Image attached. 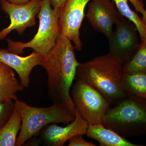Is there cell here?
I'll use <instances>...</instances> for the list:
<instances>
[{"mask_svg": "<svg viewBox=\"0 0 146 146\" xmlns=\"http://www.w3.org/2000/svg\"><path fill=\"white\" fill-rule=\"evenodd\" d=\"M72 41L60 33L54 46L43 57L41 66L48 76V94L53 103L67 108L75 115L76 108L70 90L80 63Z\"/></svg>", "mask_w": 146, "mask_h": 146, "instance_id": "1", "label": "cell"}, {"mask_svg": "<svg viewBox=\"0 0 146 146\" xmlns=\"http://www.w3.org/2000/svg\"><path fill=\"white\" fill-rule=\"evenodd\" d=\"M123 66L108 53L80 63L75 79L92 86L104 97L110 105H114L128 95L122 82Z\"/></svg>", "mask_w": 146, "mask_h": 146, "instance_id": "2", "label": "cell"}, {"mask_svg": "<svg viewBox=\"0 0 146 146\" xmlns=\"http://www.w3.org/2000/svg\"><path fill=\"white\" fill-rule=\"evenodd\" d=\"M108 110L102 125L124 138L146 135V100L128 95Z\"/></svg>", "mask_w": 146, "mask_h": 146, "instance_id": "3", "label": "cell"}, {"mask_svg": "<svg viewBox=\"0 0 146 146\" xmlns=\"http://www.w3.org/2000/svg\"><path fill=\"white\" fill-rule=\"evenodd\" d=\"M15 108L22 119V125L17 137L16 146H23L28 140L37 136L50 124H68L74 121L75 115L67 108L57 104L47 107H36L18 99L14 101Z\"/></svg>", "mask_w": 146, "mask_h": 146, "instance_id": "4", "label": "cell"}, {"mask_svg": "<svg viewBox=\"0 0 146 146\" xmlns=\"http://www.w3.org/2000/svg\"><path fill=\"white\" fill-rule=\"evenodd\" d=\"M60 10L52 8L50 0H42L41 9L37 15L39 24L36 35L26 43L7 39L9 51L19 55L24 53V49L31 48L45 57L54 46L59 36Z\"/></svg>", "mask_w": 146, "mask_h": 146, "instance_id": "5", "label": "cell"}, {"mask_svg": "<svg viewBox=\"0 0 146 146\" xmlns=\"http://www.w3.org/2000/svg\"><path fill=\"white\" fill-rule=\"evenodd\" d=\"M76 109L88 123L102 124L110 104L104 97L92 86L76 81L71 90Z\"/></svg>", "mask_w": 146, "mask_h": 146, "instance_id": "6", "label": "cell"}, {"mask_svg": "<svg viewBox=\"0 0 146 146\" xmlns=\"http://www.w3.org/2000/svg\"><path fill=\"white\" fill-rule=\"evenodd\" d=\"M115 25V31L108 39V53L124 65L132 59L138 49V30L133 23L123 16Z\"/></svg>", "mask_w": 146, "mask_h": 146, "instance_id": "7", "label": "cell"}, {"mask_svg": "<svg viewBox=\"0 0 146 146\" xmlns=\"http://www.w3.org/2000/svg\"><path fill=\"white\" fill-rule=\"evenodd\" d=\"M2 10L9 16L11 23L7 27L0 31V41L5 39L11 31L16 30L18 34L23 33L28 28L36 24V16L39 14L42 0H31L25 4L11 3L7 0H0Z\"/></svg>", "mask_w": 146, "mask_h": 146, "instance_id": "8", "label": "cell"}, {"mask_svg": "<svg viewBox=\"0 0 146 146\" xmlns=\"http://www.w3.org/2000/svg\"><path fill=\"white\" fill-rule=\"evenodd\" d=\"M90 1L67 0L60 10L59 33L68 36L78 51L82 48L83 44L80 37V29L84 17L85 7Z\"/></svg>", "mask_w": 146, "mask_h": 146, "instance_id": "9", "label": "cell"}, {"mask_svg": "<svg viewBox=\"0 0 146 146\" xmlns=\"http://www.w3.org/2000/svg\"><path fill=\"white\" fill-rule=\"evenodd\" d=\"M88 125V123L76 109L75 118L72 122L65 127L59 126L56 123L48 125L39 132L38 138L31 145L63 146L74 135H86Z\"/></svg>", "mask_w": 146, "mask_h": 146, "instance_id": "10", "label": "cell"}, {"mask_svg": "<svg viewBox=\"0 0 146 146\" xmlns=\"http://www.w3.org/2000/svg\"><path fill=\"white\" fill-rule=\"evenodd\" d=\"M123 16L112 0H91L86 15L93 28L108 39L113 32L114 24Z\"/></svg>", "mask_w": 146, "mask_h": 146, "instance_id": "11", "label": "cell"}, {"mask_svg": "<svg viewBox=\"0 0 146 146\" xmlns=\"http://www.w3.org/2000/svg\"><path fill=\"white\" fill-rule=\"evenodd\" d=\"M43 59V56L34 51L27 56H21L8 50L0 49V62L16 71L21 84L25 88L29 86L30 75L33 69L37 65H42Z\"/></svg>", "mask_w": 146, "mask_h": 146, "instance_id": "12", "label": "cell"}, {"mask_svg": "<svg viewBox=\"0 0 146 146\" xmlns=\"http://www.w3.org/2000/svg\"><path fill=\"white\" fill-rule=\"evenodd\" d=\"M86 135L89 138L98 141L100 146H143L131 143L102 124L89 123Z\"/></svg>", "mask_w": 146, "mask_h": 146, "instance_id": "13", "label": "cell"}, {"mask_svg": "<svg viewBox=\"0 0 146 146\" xmlns=\"http://www.w3.org/2000/svg\"><path fill=\"white\" fill-rule=\"evenodd\" d=\"M21 115L14 108L9 120L0 129V146H16L17 136L21 130Z\"/></svg>", "mask_w": 146, "mask_h": 146, "instance_id": "14", "label": "cell"}, {"mask_svg": "<svg viewBox=\"0 0 146 146\" xmlns=\"http://www.w3.org/2000/svg\"><path fill=\"white\" fill-rule=\"evenodd\" d=\"M122 82L127 94L146 100V73H124Z\"/></svg>", "mask_w": 146, "mask_h": 146, "instance_id": "15", "label": "cell"}, {"mask_svg": "<svg viewBox=\"0 0 146 146\" xmlns=\"http://www.w3.org/2000/svg\"><path fill=\"white\" fill-rule=\"evenodd\" d=\"M123 68L125 74L146 73V37L141 40L134 56Z\"/></svg>", "mask_w": 146, "mask_h": 146, "instance_id": "16", "label": "cell"}, {"mask_svg": "<svg viewBox=\"0 0 146 146\" xmlns=\"http://www.w3.org/2000/svg\"><path fill=\"white\" fill-rule=\"evenodd\" d=\"M118 10L125 17L131 21L136 27L141 40L146 37V25L142 18L131 10L128 3V0H112Z\"/></svg>", "mask_w": 146, "mask_h": 146, "instance_id": "17", "label": "cell"}, {"mask_svg": "<svg viewBox=\"0 0 146 146\" xmlns=\"http://www.w3.org/2000/svg\"><path fill=\"white\" fill-rule=\"evenodd\" d=\"M24 87L18 82L13 84L0 87V103L18 99L17 92L24 90Z\"/></svg>", "mask_w": 146, "mask_h": 146, "instance_id": "18", "label": "cell"}, {"mask_svg": "<svg viewBox=\"0 0 146 146\" xmlns=\"http://www.w3.org/2000/svg\"><path fill=\"white\" fill-rule=\"evenodd\" d=\"M13 70L8 65L0 62V87L18 82Z\"/></svg>", "mask_w": 146, "mask_h": 146, "instance_id": "19", "label": "cell"}, {"mask_svg": "<svg viewBox=\"0 0 146 146\" xmlns=\"http://www.w3.org/2000/svg\"><path fill=\"white\" fill-rule=\"evenodd\" d=\"M14 108L13 101L0 103V129L9 120L13 113Z\"/></svg>", "mask_w": 146, "mask_h": 146, "instance_id": "20", "label": "cell"}, {"mask_svg": "<svg viewBox=\"0 0 146 146\" xmlns=\"http://www.w3.org/2000/svg\"><path fill=\"white\" fill-rule=\"evenodd\" d=\"M83 135L77 134L71 137L69 139L68 146H96L95 144L87 142L84 139Z\"/></svg>", "mask_w": 146, "mask_h": 146, "instance_id": "21", "label": "cell"}, {"mask_svg": "<svg viewBox=\"0 0 146 146\" xmlns=\"http://www.w3.org/2000/svg\"><path fill=\"white\" fill-rule=\"evenodd\" d=\"M133 6L135 7L136 11L140 12L143 15L142 19L146 25V10L144 7L143 3L141 0H129Z\"/></svg>", "mask_w": 146, "mask_h": 146, "instance_id": "22", "label": "cell"}, {"mask_svg": "<svg viewBox=\"0 0 146 146\" xmlns=\"http://www.w3.org/2000/svg\"><path fill=\"white\" fill-rule=\"evenodd\" d=\"M67 0H50V3L52 8L61 9L65 5Z\"/></svg>", "mask_w": 146, "mask_h": 146, "instance_id": "23", "label": "cell"}, {"mask_svg": "<svg viewBox=\"0 0 146 146\" xmlns=\"http://www.w3.org/2000/svg\"><path fill=\"white\" fill-rule=\"evenodd\" d=\"M9 2L13 4H25L29 2L31 0H7Z\"/></svg>", "mask_w": 146, "mask_h": 146, "instance_id": "24", "label": "cell"}]
</instances>
